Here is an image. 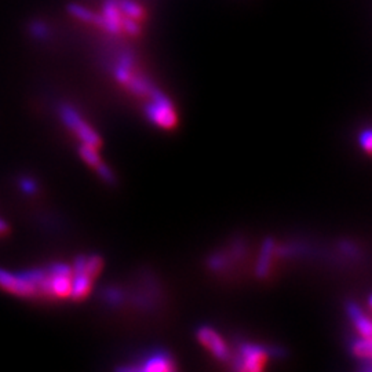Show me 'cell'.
I'll use <instances>...</instances> for the list:
<instances>
[{
  "mask_svg": "<svg viewBox=\"0 0 372 372\" xmlns=\"http://www.w3.org/2000/svg\"><path fill=\"white\" fill-rule=\"evenodd\" d=\"M115 75L119 83L126 86L135 96L151 97L152 93L156 90V87H153L144 76L135 74L133 58L130 56H123L120 58Z\"/></svg>",
  "mask_w": 372,
  "mask_h": 372,
  "instance_id": "1",
  "label": "cell"
},
{
  "mask_svg": "<svg viewBox=\"0 0 372 372\" xmlns=\"http://www.w3.org/2000/svg\"><path fill=\"white\" fill-rule=\"evenodd\" d=\"M91 285H93V280L89 276L83 273L74 274V285H72L71 298L75 300H83L91 292Z\"/></svg>",
  "mask_w": 372,
  "mask_h": 372,
  "instance_id": "9",
  "label": "cell"
},
{
  "mask_svg": "<svg viewBox=\"0 0 372 372\" xmlns=\"http://www.w3.org/2000/svg\"><path fill=\"white\" fill-rule=\"evenodd\" d=\"M347 311L360 338L365 340H372V320L357 305L350 303L347 306Z\"/></svg>",
  "mask_w": 372,
  "mask_h": 372,
  "instance_id": "8",
  "label": "cell"
},
{
  "mask_svg": "<svg viewBox=\"0 0 372 372\" xmlns=\"http://www.w3.org/2000/svg\"><path fill=\"white\" fill-rule=\"evenodd\" d=\"M104 269V261L98 255H91L89 258H85V266H83V274L89 276L91 280H94Z\"/></svg>",
  "mask_w": 372,
  "mask_h": 372,
  "instance_id": "13",
  "label": "cell"
},
{
  "mask_svg": "<svg viewBox=\"0 0 372 372\" xmlns=\"http://www.w3.org/2000/svg\"><path fill=\"white\" fill-rule=\"evenodd\" d=\"M80 152V156L82 159L89 164L93 168H97L98 166H101L104 162L98 153V148H94V146H90V145H86L83 144L79 149Z\"/></svg>",
  "mask_w": 372,
  "mask_h": 372,
  "instance_id": "14",
  "label": "cell"
},
{
  "mask_svg": "<svg viewBox=\"0 0 372 372\" xmlns=\"http://www.w3.org/2000/svg\"><path fill=\"white\" fill-rule=\"evenodd\" d=\"M199 342L219 361H225L229 357L228 346L223 338L210 327H200L197 329Z\"/></svg>",
  "mask_w": 372,
  "mask_h": 372,
  "instance_id": "6",
  "label": "cell"
},
{
  "mask_svg": "<svg viewBox=\"0 0 372 372\" xmlns=\"http://www.w3.org/2000/svg\"><path fill=\"white\" fill-rule=\"evenodd\" d=\"M32 32L38 36V38H43L46 35V28L42 24H35L32 25Z\"/></svg>",
  "mask_w": 372,
  "mask_h": 372,
  "instance_id": "18",
  "label": "cell"
},
{
  "mask_svg": "<svg viewBox=\"0 0 372 372\" xmlns=\"http://www.w3.org/2000/svg\"><path fill=\"white\" fill-rule=\"evenodd\" d=\"M118 5L120 12L129 19H133L135 21H144L146 19L145 10L138 3L133 2V0H119Z\"/></svg>",
  "mask_w": 372,
  "mask_h": 372,
  "instance_id": "12",
  "label": "cell"
},
{
  "mask_svg": "<svg viewBox=\"0 0 372 372\" xmlns=\"http://www.w3.org/2000/svg\"><path fill=\"white\" fill-rule=\"evenodd\" d=\"M97 173L100 174V177L105 181V182H108V184H113L115 182V175H113V173L111 171V168L107 166V164H101V166H98L97 168Z\"/></svg>",
  "mask_w": 372,
  "mask_h": 372,
  "instance_id": "17",
  "label": "cell"
},
{
  "mask_svg": "<svg viewBox=\"0 0 372 372\" xmlns=\"http://www.w3.org/2000/svg\"><path fill=\"white\" fill-rule=\"evenodd\" d=\"M102 28L111 34H120L123 16L119 9L118 0H107L104 6V14H102Z\"/></svg>",
  "mask_w": 372,
  "mask_h": 372,
  "instance_id": "7",
  "label": "cell"
},
{
  "mask_svg": "<svg viewBox=\"0 0 372 372\" xmlns=\"http://www.w3.org/2000/svg\"><path fill=\"white\" fill-rule=\"evenodd\" d=\"M69 13L74 17L79 19L80 21H85L87 24H93V25H97V27L102 28V24H104L102 16H98V14L93 13L91 10H89L86 8H82L79 5H71L69 6Z\"/></svg>",
  "mask_w": 372,
  "mask_h": 372,
  "instance_id": "11",
  "label": "cell"
},
{
  "mask_svg": "<svg viewBox=\"0 0 372 372\" xmlns=\"http://www.w3.org/2000/svg\"><path fill=\"white\" fill-rule=\"evenodd\" d=\"M142 369L149 371V372H152V371H173V369H175V365H174V361L170 357V354L159 353V354L151 357L149 360H146Z\"/></svg>",
  "mask_w": 372,
  "mask_h": 372,
  "instance_id": "10",
  "label": "cell"
},
{
  "mask_svg": "<svg viewBox=\"0 0 372 372\" xmlns=\"http://www.w3.org/2000/svg\"><path fill=\"white\" fill-rule=\"evenodd\" d=\"M270 351L262 346L243 343L239 350L237 368L244 371H259L269 361Z\"/></svg>",
  "mask_w": 372,
  "mask_h": 372,
  "instance_id": "4",
  "label": "cell"
},
{
  "mask_svg": "<svg viewBox=\"0 0 372 372\" xmlns=\"http://www.w3.org/2000/svg\"><path fill=\"white\" fill-rule=\"evenodd\" d=\"M23 188L27 190V192H30V193H32V192H35V185L31 182V181H23Z\"/></svg>",
  "mask_w": 372,
  "mask_h": 372,
  "instance_id": "19",
  "label": "cell"
},
{
  "mask_svg": "<svg viewBox=\"0 0 372 372\" xmlns=\"http://www.w3.org/2000/svg\"><path fill=\"white\" fill-rule=\"evenodd\" d=\"M360 145H361V148L366 153L372 155V129L365 130V131L361 133V135H360Z\"/></svg>",
  "mask_w": 372,
  "mask_h": 372,
  "instance_id": "16",
  "label": "cell"
},
{
  "mask_svg": "<svg viewBox=\"0 0 372 372\" xmlns=\"http://www.w3.org/2000/svg\"><path fill=\"white\" fill-rule=\"evenodd\" d=\"M152 102L146 108L148 118L159 127L164 130H171L177 126L178 118L171 101L157 89L149 97Z\"/></svg>",
  "mask_w": 372,
  "mask_h": 372,
  "instance_id": "2",
  "label": "cell"
},
{
  "mask_svg": "<svg viewBox=\"0 0 372 372\" xmlns=\"http://www.w3.org/2000/svg\"><path fill=\"white\" fill-rule=\"evenodd\" d=\"M369 303H371V306H372V296H371V299H369Z\"/></svg>",
  "mask_w": 372,
  "mask_h": 372,
  "instance_id": "21",
  "label": "cell"
},
{
  "mask_svg": "<svg viewBox=\"0 0 372 372\" xmlns=\"http://www.w3.org/2000/svg\"><path fill=\"white\" fill-rule=\"evenodd\" d=\"M0 288L23 298H32L39 295L36 285L25 280L21 274H14L3 269H0Z\"/></svg>",
  "mask_w": 372,
  "mask_h": 372,
  "instance_id": "5",
  "label": "cell"
},
{
  "mask_svg": "<svg viewBox=\"0 0 372 372\" xmlns=\"http://www.w3.org/2000/svg\"><path fill=\"white\" fill-rule=\"evenodd\" d=\"M61 118L65 126L71 129L83 144L94 146V148H100L102 145L101 137L80 118L76 109H74L72 107L64 105L61 108Z\"/></svg>",
  "mask_w": 372,
  "mask_h": 372,
  "instance_id": "3",
  "label": "cell"
},
{
  "mask_svg": "<svg viewBox=\"0 0 372 372\" xmlns=\"http://www.w3.org/2000/svg\"><path fill=\"white\" fill-rule=\"evenodd\" d=\"M8 230H9L8 223L3 219H0V234H6Z\"/></svg>",
  "mask_w": 372,
  "mask_h": 372,
  "instance_id": "20",
  "label": "cell"
},
{
  "mask_svg": "<svg viewBox=\"0 0 372 372\" xmlns=\"http://www.w3.org/2000/svg\"><path fill=\"white\" fill-rule=\"evenodd\" d=\"M122 30L131 35V36H138L141 34V27L138 24V21L133 20V19H129V17H123V23H122Z\"/></svg>",
  "mask_w": 372,
  "mask_h": 372,
  "instance_id": "15",
  "label": "cell"
}]
</instances>
